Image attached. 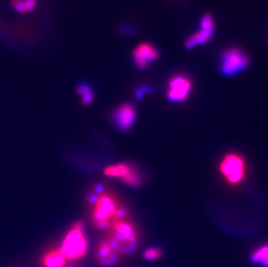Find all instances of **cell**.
I'll return each instance as SVG.
<instances>
[{"label":"cell","instance_id":"cell-1","mask_svg":"<svg viewBox=\"0 0 268 267\" xmlns=\"http://www.w3.org/2000/svg\"><path fill=\"white\" fill-rule=\"evenodd\" d=\"M88 217L97 230L108 232L121 219L128 218V211L120 199L103 185H97L88 194Z\"/></svg>","mask_w":268,"mask_h":267},{"label":"cell","instance_id":"cell-2","mask_svg":"<svg viewBox=\"0 0 268 267\" xmlns=\"http://www.w3.org/2000/svg\"><path fill=\"white\" fill-rule=\"evenodd\" d=\"M106 236L123 258L134 253L140 241L137 227L128 218L115 223Z\"/></svg>","mask_w":268,"mask_h":267},{"label":"cell","instance_id":"cell-3","mask_svg":"<svg viewBox=\"0 0 268 267\" xmlns=\"http://www.w3.org/2000/svg\"><path fill=\"white\" fill-rule=\"evenodd\" d=\"M58 248L69 262L83 259L88 252V239L83 222L77 221L72 225Z\"/></svg>","mask_w":268,"mask_h":267},{"label":"cell","instance_id":"cell-4","mask_svg":"<svg viewBox=\"0 0 268 267\" xmlns=\"http://www.w3.org/2000/svg\"><path fill=\"white\" fill-rule=\"evenodd\" d=\"M219 169L221 176L228 184L238 185L245 178L247 163L240 154L228 153L221 160Z\"/></svg>","mask_w":268,"mask_h":267},{"label":"cell","instance_id":"cell-5","mask_svg":"<svg viewBox=\"0 0 268 267\" xmlns=\"http://www.w3.org/2000/svg\"><path fill=\"white\" fill-rule=\"evenodd\" d=\"M220 71L226 76H233L249 65V57L245 51L232 47L223 51L220 58Z\"/></svg>","mask_w":268,"mask_h":267},{"label":"cell","instance_id":"cell-6","mask_svg":"<svg viewBox=\"0 0 268 267\" xmlns=\"http://www.w3.org/2000/svg\"><path fill=\"white\" fill-rule=\"evenodd\" d=\"M104 174L110 178L121 180L123 183L130 187H139L143 182V177L140 171L131 164L125 162L108 166L104 169Z\"/></svg>","mask_w":268,"mask_h":267},{"label":"cell","instance_id":"cell-7","mask_svg":"<svg viewBox=\"0 0 268 267\" xmlns=\"http://www.w3.org/2000/svg\"><path fill=\"white\" fill-rule=\"evenodd\" d=\"M95 257L97 264L102 267H114L117 265L123 257L115 248L108 237L105 236L98 241L95 252Z\"/></svg>","mask_w":268,"mask_h":267},{"label":"cell","instance_id":"cell-8","mask_svg":"<svg viewBox=\"0 0 268 267\" xmlns=\"http://www.w3.org/2000/svg\"><path fill=\"white\" fill-rule=\"evenodd\" d=\"M192 87L190 78L184 75L174 76L168 83V99L174 102H185L191 93Z\"/></svg>","mask_w":268,"mask_h":267},{"label":"cell","instance_id":"cell-9","mask_svg":"<svg viewBox=\"0 0 268 267\" xmlns=\"http://www.w3.org/2000/svg\"><path fill=\"white\" fill-rule=\"evenodd\" d=\"M214 23L213 17L210 14H206L200 20V30L188 37L186 41L185 46L188 49L194 48V46L203 44L209 41L214 34Z\"/></svg>","mask_w":268,"mask_h":267},{"label":"cell","instance_id":"cell-10","mask_svg":"<svg viewBox=\"0 0 268 267\" xmlns=\"http://www.w3.org/2000/svg\"><path fill=\"white\" fill-rule=\"evenodd\" d=\"M112 120L119 130H129L137 120L136 108L130 103H123L114 111Z\"/></svg>","mask_w":268,"mask_h":267},{"label":"cell","instance_id":"cell-11","mask_svg":"<svg viewBox=\"0 0 268 267\" xmlns=\"http://www.w3.org/2000/svg\"><path fill=\"white\" fill-rule=\"evenodd\" d=\"M158 56V50L148 43H141L133 51V59L136 65L140 69L147 68L149 63L157 59Z\"/></svg>","mask_w":268,"mask_h":267},{"label":"cell","instance_id":"cell-12","mask_svg":"<svg viewBox=\"0 0 268 267\" xmlns=\"http://www.w3.org/2000/svg\"><path fill=\"white\" fill-rule=\"evenodd\" d=\"M68 263L58 247L49 249L40 259V264L43 267H66Z\"/></svg>","mask_w":268,"mask_h":267},{"label":"cell","instance_id":"cell-13","mask_svg":"<svg viewBox=\"0 0 268 267\" xmlns=\"http://www.w3.org/2000/svg\"><path fill=\"white\" fill-rule=\"evenodd\" d=\"M252 263L262 267H268V244L257 248L250 256Z\"/></svg>","mask_w":268,"mask_h":267},{"label":"cell","instance_id":"cell-14","mask_svg":"<svg viewBox=\"0 0 268 267\" xmlns=\"http://www.w3.org/2000/svg\"><path fill=\"white\" fill-rule=\"evenodd\" d=\"M77 94L80 96L81 102H82L83 105H88L93 101V98H94L93 91H92L91 87L87 84H82V85L78 86L77 88Z\"/></svg>","mask_w":268,"mask_h":267},{"label":"cell","instance_id":"cell-15","mask_svg":"<svg viewBox=\"0 0 268 267\" xmlns=\"http://www.w3.org/2000/svg\"><path fill=\"white\" fill-rule=\"evenodd\" d=\"M163 252L159 248H149L143 253V258L148 261H155L163 257Z\"/></svg>","mask_w":268,"mask_h":267},{"label":"cell","instance_id":"cell-16","mask_svg":"<svg viewBox=\"0 0 268 267\" xmlns=\"http://www.w3.org/2000/svg\"><path fill=\"white\" fill-rule=\"evenodd\" d=\"M12 6L14 7L15 10H17V12H26L24 0H12Z\"/></svg>","mask_w":268,"mask_h":267},{"label":"cell","instance_id":"cell-17","mask_svg":"<svg viewBox=\"0 0 268 267\" xmlns=\"http://www.w3.org/2000/svg\"><path fill=\"white\" fill-rule=\"evenodd\" d=\"M24 3H25L26 12H30L35 8L37 1L36 0H24Z\"/></svg>","mask_w":268,"mask_h":267},{"label":"cell","instance_id":"cell-18","mask_svg":"<svg viewBox=\"0 0 268 267\" xmlns=\"http://www.w3.org/2000/svg\"><path fill=\"white\" fill-rule=\"evenodd\" d=\"M150 91H151V90L148 88V86H144V87H143V88L138 91V92H137V97H138V98H142L143 96H144L146 93H149Z\"/></svg>","mask_w":268,"mask_h":267}]
</instances>
